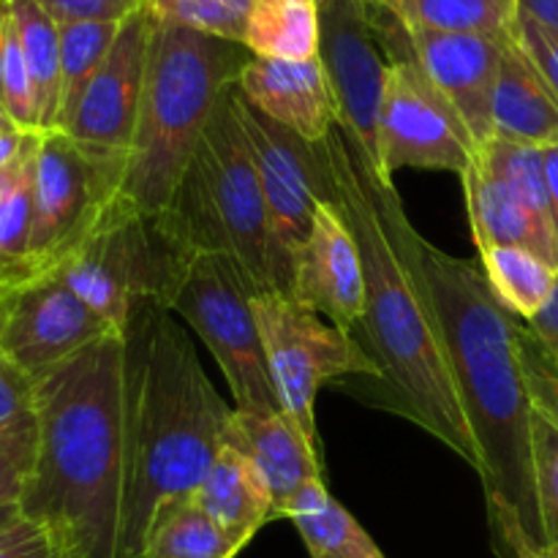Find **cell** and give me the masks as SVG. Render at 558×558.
I'll list each match as a JSON object with an SVG mask.
<instances>
[{
  "instance_id": "cell-33",
  "label": "cell",
  "mask_w": 558,
  "mask_h": 558,
  "mask_svg": "<svg viewBox=\"0 0 558 558\" xmlns=\"http://www.w3.org/2000/svg\"><path fill=\"white\" fill-rule=\"evenodd\" d=\"M534 480L543 548L558 556V423L534 403Z\"/></svg>"
},
{
  "instance_id": "cell-8",
  "label": "cell",
  "mask_w": 558,
  "mask_h": 558,
  "mask_svg": "<svg viewBox=\"0 0 558 558\" xmlns=\"http://www.w3.org/2000/svg\"><path fill=\"white\" fill-rule=\"evenodd\" d=\"M254 298L229 256L194 251L169 294L167 311L178 314L210 349L232 390L234 409L270 412L281 407L267 371Z\"/></svg>"
},
{
  "instance_id": "cell-19",
  "label": "cell",
  "mask_w": 558,
  "mask_h": 558,
  "mask_svg": "<svg viewBox=\"0 0 558 558\" xmlns=\"http://www.w3.org/2000/svg\"><path fill=\"white\" fill-rule=\"evenodd\" d=\"M223 447L243 452L272 496V512L287 518L289 505L305 485L322 480L319 447L311 445L303 430L281 412H251V409H232Z\"/></svg>"
},
{
  "instance_id": "cell-31",
  "label": "cell",
  "mask_w": 558,
  "mask_h": 558,
  "mask_svg": "<svg viewBox=\"0 0 558 558\" xmlns=\"http://www.w3.org/2000/svg\"><path fill=\"white\" fill-rule=\"evenodd\" d=\"M33 161H36V150L31 153L9 194L0 199V278L5 287H16L31 278Z\"/></svg>"
},
{
  "instance_id": "cell-37",
  "label": "cell",
  "mask_w": 558,
  "mask_h": 558,
  "mask_svg": "<svg viewBox=\"0 0 558 558\" xmlns=\"http://www.w3.org/2000/svg\"><path fill=\"white\" fill-rule=\"evenodd\" d=\"M518 347H521V363L532 401L558 423V363L539 347V341L529 332L526 325L521 327Z\"/></svg>"
},
{
  "instance_id": "cell-7",
  "label": "cell",
  "mask_w": 558,
  "mask_h": 558,
  "mask_svg": "<svg viewBox=\"0 0 558 558\" xmlns=\"http://www.w3.org/2000/svg\"><path fill=\"white\" fill-rule=\"evenodd\" d=\"M167 213L147 216L118 196L98 227L52 270L112 330L129 336L153 308L167 311L185 259Z\"/></svg>"
},
{
  "instance_id": "cell-32",
  "label": "cell",
  "mask_w": 558,
  "mask_h": 558,
  "mask_svg": "<svg viewBox=\"0 0 558 558\" xmlns=\"http://www.w3.org/2000/svg\"><path fill=\"white\" fill-rule=\"evenodd\" d=\"M254 0H145L142 9L153 22L191 27L243 44Z\"/></svg>"
},
{
  "instance_id": "cell-15",
  "label": "cell",
  "mask_w": 558,
  "mask_h": 558,
  "mask_svg": "<svg viewBox=\"0 0 558 558\" xmlns=\"http://www.w3.org/2000/svg\"><path fill=\"white\" fill-rule=\"evenodd\" d=\"M109 332L118 330L82 303L58 276L44 272L9 287L0 352L38 381Z\"/></svg>"
},
{
  "instance_id": "cell-50",
  "label": "cell",
  "mask_w": 558,
  "mask_h": 558,
  "mask_svg": "<svg viewBox=\"0 0 558 558\" xmlns=\"http://www.w3.org/2000/svg\"><path fill=\"white\" fill-rule=\"evenodd\" d=\"M300 3H322V0H300Z\"/></svg>"
},
{
  "instance_id": "cell-41",
  "label": "cell",
  "mask_w": 558,
  "mask_h": 558,
  "mask_svg": "<svg viewBox=\"0 0 558 558\" xmlns=\"http://www.w3.org/2000/svg\"><path fill=\"white\" fill-rule=\"evenodd\" d=\"M526 327L529 332L537 338L539 347H543L545 352H548L558 363V276H556V287L554 292H550L548 303L543 305V311H539L534 319L526 322Z\"/></svg>"
},
{
  "instance_id": "cell-26",
  "label": "cell",
  "mask_w": 558,
  "mask_h": 558,
  "mask_svg": "<svg viewBox=\"0 0 558 558\" xmlns=\"http://www.w3.org/2000/svg\"><path fill=\"white\" fill-rule=\"evenodd\" d=\"M9 5L36 87L38 129L54 131L60 112V25L36 0H9Z\"/></svg>"
},
{
  "instance_id": "cell-5",
  "label": "cell",
  "mask_w": 558,
  "mask_h": 558,
  "mask_svg": "<svg viewBox=\"0 0 558 558\" xmlns=\"http://www.w3.org/2000/svg\"><path fill=\"white\" fill-rule=\"evenodd\" d=\"M248 60L251 52L238 41L153 22L140 118L120 191L136 210L147 216L169 210L202 134Z\"/></svg>"
},
{
  "instance_id": "cell-2",
  "label": "cell",
  "mask_w": 558,
  "mask_h": 558,
  "mask_svg": "<svg viewBox=\"0 0 558 558\" xmlns=\"http://www.w3.org/2000/svg\"><path fill=\"white\" fill-rule=\"evenodd\" d=\"M131 387L125 332H109L36 381L38 450L20 507L74 558H125Z\"/></svg>"
},
{
  "instance_id": "cell-29",
  "label": "cell",
  "mask_w": 558,
  "mask_h": 558,
  "mask_svg": "<svg viewBox=\"0 0 558 558\" xmlns=\"http://www.w3.org/2000/svg\"><path fill=\"white\" fill-rule=\"evenodd\" d=\"M123 22H69L60 25V112L54 131L74 114L87 82L112 49Z\"/></svg>"
},
{
  "instance_id": "cell-40",
  "label": "cell",
  "mask_w": 558,
  "mask_h": 558,
  "mask_svg": "<svg viewBox=\"0 0 558 558\" xmlns=\"http://www.w3.org/2000/svg\"><path fill=\"white\" fill-rule=\"evenodd\" d=\"M512 36H515L518 47L529 54V60L537 65L539 74L548 80V85L554 87L558 96V36L556 33L545 31L543 25L529 20L526 14H518L515 27H512Z\"/></svg>"
},
{
  "instance_id": "cell-30",
  "label": "cell",
  "mask_w": 558,
  "mask_h": 558,
  "mask_svg": "<svg viewBox=\"0 0 558 558\" xmlns=\"http://www.w3.org/2000/svg\"><path fill=\"white\" fill-rule=\"evenodd\" d=\"M474 158L496 180H501L518 199H523L534 213L554 223L548 205V185H545L543 147L494 136L474 153Z\"/></svg>"
},
{
  "instance_id": "cell-43",
  "label": "cell",
  "mask_w": 558,
  "mask_h": 558,
  "mask_svg": "<svg viewBox=\"0 0 558 558\" xmlns=\"http://www.w3.org/2000/svg\"><path fill=\"white\" fill-rule=\"evenodd\" d=\"M543 163H545V185H548L550 218H554V229L558 234V145L543 147Z\"/></svg>"
},
{
  "instance_id": "cell-12",
  "label": "cell",
  "mask_w": 558,
  "mask_h": 558,
  "mask_svg": "<svg viewBox=\"0 0 558 558\" xmlns=\"http://www.w3.org/2000/svg\"><path fill=\"white\" fill-rule=\"evenodd\" d=\"M474 153L466 125L428 76L412 60H390L379 112V183L396 185L392 174L403 167L463 178Z\"/></svg>"
},
{
  "instance_id": "cell-48",
  "label": "cell",
  "mask_w": 558,
  "mask_h": 558,
  "mask_svg": "<svg viewBox=\"0 0 558 558\" xmlns=\"http://www.w3.org/2000/svg\"><path fill=\"white\" fill-rule=\"evenodd\" d=\"M11 129H16V125L11 123V118H9V114H5L3 104H0V134H5V131H11Z\"/></svg>"
},
{
  "instance_id": "cell-22",
  "label": "cell",
  "mask_w": 558,
  "mask_h": 558,
  "mask_svg": "<svg viewBox=\"0 0 558 558\" xmlns=\"http://www.w3.org/2000/svg\"><path fill=\"white\" fill-rule=\"evenodd\" d=\"M191 496L221 526L240 554L267 523L276 521L270 488L254 463L232 447H223L207 477Z\"/></svg>"
},
{
  "instance_id": "cell-18",
  "label": "cell",
  "mask_w": 558,
  "mask_h": 558,
  "mask_svg": "<svg viewBox=\"0 0 558 558\" xmlns=\"http://www.w3.org/2000/svg\"><path fill=\"white\" fill-rule=\"evenodd\" d=\"M245 101L303 142H322L338 125V107L319 54L308 60L254 58L238 80Z\"/></svg>"
},
{
  "instance_id": "cell-25",
  "label": "cell",
  "mask_w": 558,
  "mask_h": 558,
  "mask_svg": "<svg viewBox=\"0 0 558 558\" xmlns=\"http://www.w3.org/2000/svg\"><path fill=\"white\" fill-rule=\"evenodd\" d=\"M243 47L254 58L308 60L319 54V3L254 0Z\"/></svg>"
},
{
  "instance_id": "cell-4",
  "label": "cell",
  "mask_w": 558,
  "mask_h": 558,
  "mask_svg": "<svg viewBox=\"0 0 558 558\" xmlns=\"http://www.w3.org/2000/svg\"><path fill=\"white\" fill-rule=\"evenodd\" d=\"M129 336L134 387L125 558H142L158 512L194 494L221 456L232 409L169 311H147Z\"/></svg>"
},
{
  "instance_id": "cell-27",
  "label": "cell",
  "mask_w": 558,
  "mask_h": 558,
  "mask_svg": "<svg viewBox=\"0 0 558 558\" xmlns=\"http://www.w3.org/2000/svg\"><path fill=\"white\" fill-rule=\"evenodd\" d=\"M480 265L494 298L521 322L534 319L556 287V267L543 256L515 245L480 251Z\"/></svg>"
},
{
  "instance_id": "cell-45",
  "label": "cell",
  "mask_w": 558,
  "mask_h": 558,
  "mask_svg": "<svg viewBox=\"0 0 558 558\" xmlns=\"http://www.w3.org/2000/svg\"><path fill=\"white\" fill-rule=\"evenodd\" d=\"M20 518H22L20 505H0V532H3L5 526H11L14 521H20Z\"/></svg>"
},
{
  "instance_id": "cell-1",
  "label": "cell",
  "mask_w": 558,
  "mask_h": 558,
  "mask_svg": "<svg viewBox=\"0 0 558 558\" xmlns=\"http://www.w3.org/2000/svg\"><path fill=\"white\" fill-rule=\"evenodd\" d=\"M392 240L423 287L452 385L480 456V483L505 548L543 545L534 480V401L521 363V319L490 292L483 267L428 243L409 221L396 185L376 180Z\"/></svg>"
},
{
  "instance_id": "cell-36",
  "label": "cell",
  "mask_w": 558,
  "mask_h": 558,
  "mask_svg": "<svg viewBox=\"0 0 558 558\" xmlns=\"http://www.w3.org/2000/svg\"><path fill=\"white\" fill-rule=\"evenodd\" d=\"M36 425V379L0 352V434Z\"/></svg>"
},
{
  "instance_id": "cell-38",
  "label": "cell",
  "mask_w": 558,
  "mask_h": 558,
  "mask_svg": "<svg viewBox=\"0 0 558 558\" xmlns=\"http://www.w3.org/2000/svg\"><path fill=\"white\" fill-rule=\"evenodd\" d=\"M0 558H74L63 539L41 521L22 515L0 532Z\"/></svg>"
},
{
  "instance_id": "cell-42",
  "label": "cell",
  "mask_w": 558,
  "mask_h": 558,
  "mask_svg": "<svg viewBox=\"0 0 558 558\" xmlns=\"http://www.w3.org/2000/svg\"><path fill=\"white\" fill-rule=\"evenodd\" d=\"M518 5H521V14L558 36V0H518Z\"/></svg>"
},
{
  "instance_id": "cell-16",
  "label": "cell",
  "mask_w": 558,
  "mask_h": 558,
  "mask_svg": "<svg viewBox=\"0 0 558 558\" xmlns=\"http://www.w3.org/2000/svg\"><path fill=\"white\" fill-rule=\"evenodd\" d=\"M150 27L153 20L145 9L120 25L112 49L87 82L63 134L74 136L82 145L129 156L145 87Z\"/></svg>"
},
{
  "instance_id": "cell-13",
  "label": "cell",
  "mask_w": 558,
  "mask_h": 558,
  "mask_svg": "<svg viewBox=\"0 0 558 558\" xmlns=\"http://www.w3.org/2000/svg\"><path fill=\"white\" fill-rule=\"evenodd\" d=\"M371 16L387 58L412 60L428 76L430 85L450 101L461 123L466 125L474 147L480 150L485 142L494 140L490 98L510 36L403 27L401 22L376 9H371Z\"/></svg>"
},
{
  "instance_id": "cell-44",
  "label": "cell",
  "mask_w": 558,
  "mask_h": 558,
  "mask_svg": "<svg viewBox=\"0 0 558 558\" xmlns=\"http://www.w3.org/2000/svg\"><path fill=\"white\" fill-rule=\"evenodd\" d=\"M38 134H41V131H33V134L27 136L25 150L20 153V158H16V161L11 163V167H5L3 172H0V199H3V196L9 194V189H11V185H14V180L20 178V172H22V167H25V161H27V158H31V153L36 150Z\"/></svg>"
},
{
  "instance_id": "cell-10",
  "label": "cell",
  "mask_w": 558,
  "mask_h": 558,
  "mask_svg": "<svg viewBox=\"0 0 558 558\" xmlns=\"http://www.w3.org/2000/svg\"><path fill=\"white\" fill-rule=\"evenodd\" d=\"M254 314L278 407L311 445L319 447L314 412L319 387L343 376H371L381 381L379 365L354 332L327 325L325 316L308 311L289 294H256Z\"/></svg>"
},
{
  "instance_id": "cell-17",
  "label": "cell",
  "mask_w": 558,
  "mask_h": 558,
  "mask_svg": "<svg viewBox=\"0 0 558 558\" xmlns=\"http://www.w3.org/2000/svg\"><path fill=\"white\" fill-rule=\"evenodd\" d=\"M289 298L341 330L354 332L365 314V281L357 240L341 207L322 199L308 243L300 251Z\"/></svg>"
},
{
  "instance_id": "cell-6",
  "label": "cell",
  "mask_w": 558,
  "mask_h": 558,
  "mask_svg": "<svg viewBox=\"0 0 558 558\" xmlns=\"http://www.w3.org/2000/svg\"><path fill=\"white\" fill-rule=\"evenodd\" d=\"M234 87L221 98L202 134L167 218L185 248L229 256L251 292H276L265 196L248 140L234 112Z\"/></svg>"
},
{
  "instance_id": "cell-39",
  "label": "cell",
  "mask_w": 558,
  "mask_h": 558,
  "mask_svg": "<svg viewBox=\"0 0 558 558\" xmlns=\"http://www.w3.org/2000/svg\"><path fill=\"white\" fill-rule=\"evenodd\" d=\"M58 25L69 22H125L145 0H36Z\"/></svg>"
},
{
  "instance_id": "cell-46",
  "label": "cell",
  "mask_w": 558,
  "mask_h": 558,
  "mask_svg": "<svg viewBox=\"0 0 558 558\" xmlns=\"http://www.w3.org/2000/svg\"><path fill=\"white\" fill-rule=\"evenodd\" d=\"M515 558H558L556 554H550L548 548H543V545H523V548H518Z\"/></svg>"
},
{
  "instance_id": "cell-11",
  "label": "cell",
  "mask_w": 558,
  "mask_h": 558,
  "mask_svg": "<svg viewBox=\"0 0 558 558\" xmlns=\"http://www.w3.org/2000/svg\"><path fill=\"white\" fill-rule=\"evenodd\" d=\"M234 112L248 140L265 196L272 289L289 294L300 251L308 243L316 207L322 202L314 145L256 112L240 87H234Z\"/></svg>"
},
{
  "instance_id": "cell-34",
  "label": "cell",
  "mask_w": 558,
  "mask_h": 558,
  "mask_svg": "<svg viewBox=\"0 0 558 558\" xmlns=\"http://www.w3.org/2000/svg\"><path fill=\"white\" fill-rule=\"evenodd\" d=\"M0 104L20 131H41L38 129L36 87H33L31 71H27L25 54H22L14 20H11V5L3 36V58H0Z\"/></svg>"
},
{
  "instance_id": "cell-49",
  "label": "cell",
  "mask_w": 558,
  "mask_h": 558,
  "mask_svg": "<svg viewBox=\"0 0 558 558\" xmlns=\"http://www.w3.org/2000/svg\"><path fill=\"white\" fill-rule=\"evenodd\" d=\"M5 294H9V287H5V281L0 278V325H3V305H5Z\"/></svg>"
},
{
  "instance_id": "cell-9",
  "label": "cell",
  "mask_w": 558,
  "mask_h": 558,
  "mask_svg": "<svg viewBox=\"0 0 558 558\" xmlns=\"http://www.w3.org/2000/svg\"><path fill=\"white\" fill-rule=\"evenodd\" d=\"M125 167V153L41 131L33 161L31 278L52 272L98 227L123 191Z\"/></svg>"
},
{
  "instance_id": "cell-35",
  "label": "cell",
  "mask_w": 558,
  "mask_h": 558,
  "mask_svg": "<svg viewBox=\"0 0 558 558\" xmlns=\"http://www.w3.org/2000/svg\"><path fill=\"white\" fill-rule=\"evenodd\" d=\"M38 450V425L0 434V505H20L33 474Z\"/></svg>"
},
{
  "instance_id": "cell-23",
  "label": "cell",
  "mask_w": 558,
  "mask_h": 558,
  "mask_svg": "<svg viewBox=\"0 0 558 558\" xmlns=\"http://www.w3.org/2000/svg\"><path fill=\"white\" fill-rule=\"evenodd\" d=\"M311 558H387L357 518L330 496L325 480L305 485L287 510Z\"/></svg>"
},
{
  "instance_id": "cell-28",
  "label": "cell",
  "mask_w": 558,
  "mask_h": 558,
  "mask_svg": "<svg viewBox=\"0 0 558 558\" xmlns=\"http://www.w3.org/2000/svg\"><path fill=\"white\" fill-rule=\"evenodd\" d=\"M240 550L216 521L183 496L163 507L147 532L142 558H238Z\"/></svg>"
},
{
  "instance_id": "cell-24",
  "label": "cell",
  "mask_w": 558,
  "mask_h": 558,
  "mask_svg": "<svg viewBox=\"0 0 558 558\" xmlns=\"http://www.w3.org/2000/svg\"><path fill=\"white\" fill-rule=\"evenodd\" d=\"M403 27L441 33L510 36L521 5L518 0H365Z\"/></svg>"
},
{
  "instance_id": "cell-20",
  "label": "cell",
  "mask_w": 558,
  "mask_h": 558,
  "mask_svg": "<svg viewBox=\"0 0 558 558\" xmlns=\"http://www.w3.org/2000/svg\"><path fill=\"white\" fill-rule=\"evenodd\" d=\"M461 183L477 251L494 248V245H515V248H526L543 256L558 270V234L548 218L518 199L477 158L461 178Z\"/></svg>"
},
{
  "instance_id": "cell-47",
  "label": "cell",
  "mask_w": 558,
  "mask_h": 558,
  "mask_svg": "<svg viewBox=\"0 0 558 558\" xmlns=\"http://www.w3.org/2000/svg\"><path fill=\"white\" fill-rule=\"evenodd\" d=\"M5 22H9V0H0V58H3V36Z\"/></svg>"
},
{
  "instance_id": "cell-21",
  "label": "cell",
  "mask_w": 558,
  "mask_h": 558,
  "mask_svg": "<svg viewBox=\"0 0 558 558\" xmlns=\"http://www.w3.org/2000/svg\"><path fill=\"white\" fill-rule=\"evenodd\" d=\"M494 136L526 145H558V96L510 33L490 98Z\"/></svg>"
},
{
  "instance_id": "cell-14",
  "label": "cell",
  "mask_w": 558,
  "mask_h": 558,
  "mask_svg": "<svg viewBox=\"0 0 558 558\" xmlns=\"http://www.w3.org/2000/svg\"><path fill=\"white\" fill-rule=\"evenodd\" d=\"M319 60L336 98L338 125L352 134L360 156L379 180V112L390 58L365 0H322Z\"/></svg>"
},
{
  "instance_id": "cell-3",
  "label": "cell",
  "mask_w": 558,
  "mask_h": 558,
  "mask_svg": "<svg viewBox=\"0 0 558 558\" xmlns=\"http://www.w3.org/2000/svg\"><path fill=\"white\" fill-rule=\"evenodd\" d=\"M314 158L322 199L341 207L357 240L365 281V314L357 330L379 365L387 403L480 472L477 447L452 385L434 308L392 240L374 172L343 125L314 142Z\"/></svg>"
}]
</instances>
